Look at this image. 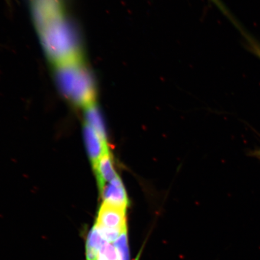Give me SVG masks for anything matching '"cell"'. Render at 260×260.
<instances>
[{
    "instance_id": "cell-1",
    "label": "cell",
    "mask_w": 260,
    "mask_h": 260,
    "mask_svg": "<svg viewBox=\"0 0 260 260\" xmlns=\"http://www.w3.org/2000/svg\"><path fill=\"white\" fill-rule=\"evenodd\" d=\"M58 89L75 105L86 108L96 102V84L84 56L53 64Z\"/></svg>"
},
{
    "instance_id": "cell-2",
    "label": "cell",
    "mask_w": 260,
    "mask_h": 260,
    "mask_svg": "<svg viewBox=\"0 0 260 260\" xmlns=\"http://www.w3.org/2000/svg\"><path fill=\"white\" fill-rule=\"evenodd\" d=\"M96 225L123 232L127 229L125 209L103 203L98 214Z\"/></svg>"
},
{
    "instance_id": "cell-3",
    "label": "cell",
    "mask_w": 260,
    "mask_h": 260,
    "mask_svg": "<svg viewBox=\"0 0 260 260\" xmlns=\"http://www.w3.org/2000/svg\"><path fill=\"white\" fill-rule=\"evenodd\" d=\"M102 191L103 203L126 210L129 201L125 188L118 176L105 185Z\"/></svg>"
},
{
    "instance_id": "cell-4",
    "label": "cell",
    "mask_w": 260,
    "mask_h": 260,
    "mask_svg": "<svg viewBox=\"0 0 260 260\" xmlns=\"http://www.w3.org/2000/svg\"><path fill=\"white\" fill-rule=\"evenodd\" d=\"M84 135L87 151L93 164H95L103 154L109 151L107 142L87 123L84 129Z\"/></svg>"
},
{
    "instance_id": "cell-5",
    "label": "cell",
    "mask_w": 260,
    "mask_h": 260,
    "mask_svg": "<svg viewBox=\"0 0 260 260\" xmlns=\"http://www.w3.org/2000/svg\"><path fill=\"white\" fill-rule=\"evenodd\" d=\"M101 189L107 184L118 177L114 168L113 162L109 151H107L99 160L93 164Z\"/></svg>"
},
{
    "instance_id": "cell-6",
    "label": "cell",
    "mask_w": 260,
    "mask_h": 260,
    "mask_svg": "<svg viewBox=\"0 0 260 260\" xmlns=\"http://www.w3.org/2000/svg\"><path fill=\"white\" fill-rule=\"evenodd\" d=\"M86 118L87 124L94 129L98 135L106 142V134L105 125H104L102 116L96 103L92 104L86 107Z\"/></svg>"
},
{
    "instance_id": "cell-7",
    "label": "cell",
    "mask_w": 260,
    "mask_h": 260,
    "mask_svg": "<svg viewBox=\"0 0 260 260\" xmlns=\"http://www.w3.org/2000/svg\"><path fill=\"white\" fill-rule=\"evenodd\" d=\"M106 241L101 236L99 230L94 226L87 236L86 260H97L101 247Z\"/></svg>"
},
{
    "instance_id": "cell-8",
    "label": "cell",
    "mask_w": 260,
    "mask_h": 260,
    "mask_svg": "<svg viewBox=\"0 0 260 260\" xmlns=\"http://www.w3.org/2000/svg\"><path fill=\"white\" fill-rule=\"evenodd\" d=\"M119 260H129L127 229H125L114 243Z\"/></svg>"
},
{
    "instance_id": "cell-9",
    "label": "cell",
    "mask_w": 260,
    "mask_h": 260,
    "mask_svg": "<svg viewBox=\"0 0 260 260\" xmlns=\"http://www.w3.org/2000/svg\"><path fill=\"white\" fill-rule=\"evenodd\" d=\"M100 260H119L115 246L111 243L105 242L100 249Z\"/></svg>"
},
{
    "instance_id": "cell-10",
    "label": "cell",
    "mask_w": 260,
    "mask_h": 260,
    "mask_svg": "<svg viewBox=\"0 0 260 260\" xmlns=\"http://www.w3.org/2000/svg\"><path fill=\"white\" fill-rule=\"evenodd\" d=\"M249 44L253 53L260 58V45L251 40H249Z\"/></svg>"
},
{
    "instance_id": "cell-11",
    "label": "cell",
    "mask_w": 260,
    "mask_h": 260,
    "mask_svg": "<svg viewBox=\"0 0 260 260\" xmlns=\"http://www.w3.org/2000/svg\"><path fill=\"white\" fill-rule=\"evenodd\" d=\"M211 1H212L214 3H215V4L217 6V7H218L220 10H222V11L224 13V14L228 15V11H226L225 6L222 4V3L220 2V0H211ZM228 16L229 15H228Z\"/></svg>"
},
{
    "instance_id": "cell-12",
    "label": "cell",
    "mask_w": 260,
    "mask_h": 260,
    "mask_svg": "<svg viewBox=\"0 0 260 260\" xmlns=\"http://www.w3.org/2000/svg\"><path fill=\"white\" fill-rule=\"evenodd\" d=\"M255 155H256V156H257V157H258L259 158H260V150H259V151H258L255 152Z\"/></svg>"
},
{
    "instance_id": "cell-13",
    "label": "cell",
    "mask_w": 260,
    "mask_h": 260,
    "mask_svg": "<svg viewBox=\"0 0 260 260\" xmlns=\"http://www.w3.org/2000/svg\"><path fill=\"white\" fill-rule=\"evenodd\" d=\"M141 252H140V253H139V254L137 256V257H136V259L135 260H139V258H140V256H141Z\"/></svg>"
},
{
    "instance_id": "cell-14",
    "label": "cell",
    "mask_w": 260,
    "mask_h": 260,
    "mask_svg": "<svg viewBox=\"0 0 260 260\" xmlns=\"http://www.w3.org/2000/svg\"><path fill=\"white\" fill-rule=\"evenodd\" d=\"M7 1H9V0H7Z\"/></svg>"
},
{
    "instance_id": "cell-15",
    "label": "cell",
    "mask_w": 260,
    "mask_h": 260,
    "mask_svg": "<svg viewBox=\"0 0 260 260\" xmlns=\"http://www.w3.org/2000/svg\"><path fill=\"white\" fill-rule=\"evenodd\" d=\"M97 260H100V259H97Z\"/></svg>"
}]
</instances>
